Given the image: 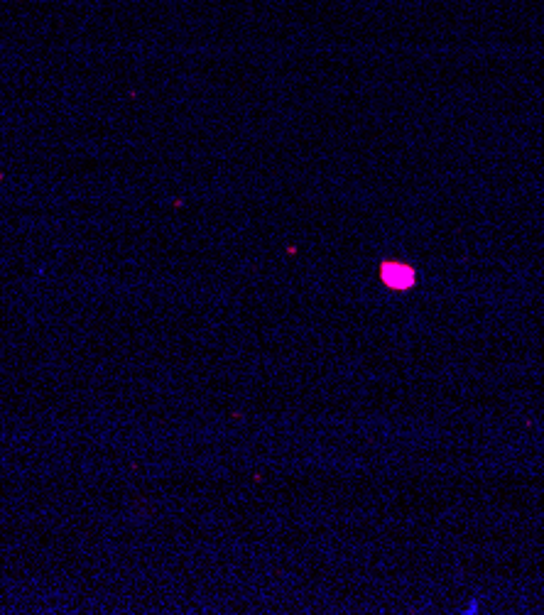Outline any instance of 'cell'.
Listing matches in <instances>:
<instances>
[{"instance_id":"cell-1","label":"cell","mask_w":544,"mask_h":615,"mask_svg":"<svg viewBox=\"0 0 544 615\" xmlns=\"http://www.w3.org/2000/svg\"><path fill=\"white\" fill-rule=\"evenodd\" d=\"M383 279H385V285L395 287V290H404V287H410L412 282H415V272H412V268H404V265L385 263Z\"/></svg>"}]
</instances>
